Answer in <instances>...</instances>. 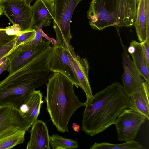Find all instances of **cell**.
Instances as JSON below:
<instances>
[{"label": "cell", "mask_w": 149, "mask_h": 149, "mask_svg": "<svg viewBox=\"0 0 149 149\" xmlns=\"http://www.w3.org/2000/svg\"><path fill=\"white\" fill-rule=\"evenodd\" d=\"M49 79L39 63L32 60L0 81V107L9 105L19 109L26 95Z\"/></svg>", "instance_id": "obj_3"}, {"label": "cell", "mask_w": 149, "mask_h": 149, "mask_svg": "<svg viewBox=\"0 0 149 149\" xmlns=\"http://www.w3.org/2000/svg\"><path fill=\"white\" fill-rule=\"evenodd\" d=\"M9 60L6 58V59L0 64V74L5 70H7L9 65Z\"/></svg>", "instance_id": "obj_29"}, {"label": "cell", "mask_w": 149, "mask_h": 149, "mask_svg": "<svg viewBox=\"0 0 149 149\" xmlns=\"http://www.w3.org/2000/svg\"><path fill=\"white\" fill-rule=\"evenodd\" d=\"M149 83L144 81L142 88L129 97V108L149 119Z\"/></svg>", "instance_id": "obj_15"}, {"label": "cell", "mask_w": 149, "mask_h": 149, "mask_svg": "<svg viewBox=\"0 0 149 149\" xmlns=\"http://www.w3.org/2000/svg\"><path fill=\"white\" fill-rule=\"evenodd\" d=\"M81 0H54L55 15L53 27L57 45L68 51L72 57L77 54L71 44L72 36L70 24L74 11Z\"/></svg>", "instance_id": "obj_5"}, {"label": "cell", "mask_w": 149, "mask_h": 149, "mask_svg": "<svg viewBox=\"0 0 149 149\" xmlns=\"http://www.w3.org/2000/svg\"><path fill=\"white\" fill-rule=\"evenodd\" d=\"M27 149H50V139L46 123L37 120L31 126Z\"/></svg>", "instance_id": "obj_12"}, {"label": "cell", "mask_w": 149, "mask_h": 149, "mask_svg": "<svg viewBox=\"0 0 149 149\" xmlns=\"http://www.w3.org/2000/svg\"><path fill=\"white\" fill-rule=\"evenodd\" d=\"M35 29L36 30V33L34 38L31 42L28 43L29 44H37L42 42L43 40V37L42 36L41 32L42 29L36 28Z\"/></svg>", "instance_id": "obj_28"}, {"label": "cell", "mask_w": 149, "mask_h": 149, "mask_svg": "<svg viewBox=\"0 0 149 149\" xmlns=\"http://www.w3.org/2000/svg\"><path fill=\"white\" fill-rule=\"evenodd\" d=\"M3 10L2 7L0 5V16L3 14Z\"/></svg>", "instance_id": "obj_33"}, {"label": "cell", "mask_w": 149, "mask_h": 149, "mask_svg": "<svg viewBox=\"0 0 149 149\" xmlns=\"http://www.w3.org/2000/svg\"><path fill=\"white\" fill-rule=\"evenodd\" d=\"M72 128L73 130L75 131L78 132L80 130L79 126L76 123H73Z\"/></svg>", "instance_id": "obj_30"}, {"label": "cell", "mask_w": 149, "mask_h": 149, "mask_svg": "<svg viewBox=\"0 0 149 149\" xmlns=\"http://www.w3.org/2000/svg\"><path fill=\"white\" fill-rule=\"evenodd\" d=\"M143 52L146 62L149 65V38H147L141 42Z\"/></svg>", "instance_id": "obj_27"}, {"label": "cell", "mask_w": 149, "mask_h": 149, "mask_svg": "<svg viewBox=\"0 0 149 149\" xmlns=\"http://www.w3.org/2000/svg\"><path fill=\"white\" fill-rule=\"evenodd\" d=\"M27 0H1L3 13L22 32L32 29V8Z\"/></svg>", "instance_id": "obj_6"}, {"label": "cell", "mask_w": 149, "mask_h": 149, "mask_svg": "<svg viewBox=\"0 0 149 149\" xmlns=\"http://www.w3.org/2000/svg\"><path fill=\"white\" fill-rule=\"evenodd\" d=\"M123 89L126 94L129 97L133 93L140 89L142 87L143 79L135 77L124 70L122 76Z\"/></svg>", "instance_id": "obj_19"}, {"label": "cell", "mask_w": 149, "mask_h": 149, "mask_svg": "<svg viewBox=\"0 0 149 149\" xmlns=\"http://www.w3.org/2000/svg\"><path fill=\"white\" fill-rule=\"evenodd\" d=\"M52 47L50 70L53 72H57L63 74L78 88L79 82L72 56L68 51L56 44Z\"/></svg>", "instance_id": "obj_9"}, {"label": "cell", "mask_w": 149, "mask_h": 149, "mask_svg": "<svg viewBox=\"0 0 149 149\" xmlns=\"http://www.w3.org/2000/svg\"><path fill=\"white\" fill-rule=\"evenodd\" d=\"M19 128L28 130L18 109L9 105L0 107V133L8 128Z\"/></svg>", "instance_id": "obj_13"}, {"label": "cell", "mask_w": 149, "mask_h": 149, "mask_svg": "<svg viewBox=\"0 0 149 149\" xmlns=\"http://www.w3.org/2000/svg\"><path fill=\"white\" fill-rule=\"evenodd\" d=\"M32 29H42L49 26L50 20L55 15L54 1L52 0H36L31 6Z\"/></svg>", "instance_id": "obj_11"}, {"label": "cell", "mask_w": 149, "mask_h": 149, "mask_svg": "<svg viewBox=\"0 0 149 149\" xmlns=\"http://www.w3.org/2000/svg\"><path fill=\"white\" fill-rule=\"evenodd\" d=\"M46 40L36 44L21 45L12 50L6 56L9 61L7 70L9 74L23 67L46 49L51 43L50 40Z\"/></svg>", "instance_id": "obj_7"}, {"label": "cell", "mask_w": 149, "mask_h": 149, "mask_svg": "<svg viewBox=\"0 0 149 149\" xmlns=\"http://www.w3.org/2000/svg\"><path fill=\"white\" fill-rule=\"evenodd\" d=\"M135 50V48L134 46L132 45H130L127 49V52L130 54L134 52Z\"/></svg>", "instance_id": "obj_31"}, {"label": "cell", "mask_w": 149, "mask_h": 149, "mask_svg": "<svg viewBox=\"0 0 149 149\" xmlns=\"http://www.w3.org/2000/svg\"><path fill=\"white\" fill-rule=\"evenodd\" d=\"M42 97L40 90H34L26 95L19 107L20 114L28 130L37 120L43 102Z\"/></svg>", "instance_id": "obj_10"}, {"label": "cell", "mask_w": 149, "mask_h": 149, "mask_svg": "<svg viewBox=\"0 0 149 149\" xmlns=\"http://www.w3.org/2000/svg\"><path fill=\"white\" fill-rule=\"evenodd\" d=\"M122 47L123 50L122 54V64L124 70H126L130 74L135 77L142 78L133 61L130 57L126 47L123 45Z\"/></svg>", "instance_id": "obj_22"}, {"label": "cell", "mask_w": 149, "mask_h": 149, "mask_svg": "<svg viewBox=\"0 0 149 149\" xmlns=\"http://www.w3.org/2000/svg\"><path fill=\"white\" fill-rule=\"evenodd\" d=\"M49 40L51 41V43L54 44H57V42L56 40H55L54 38H49Z\"/></svg>", "instance_id": "obj_32"}, {"label": "cell", "mask_w": 149, "mask_h": 149, "mask_svg": "<svg viewBox=\"0 0 149 149\" xmlns=\"http://www.w3.org/2000/svg\"><path fill=\"white\" fill-rule=\"evenodd\" d=\"M130 45L134 46L135 48L134 52L131 54L132 61L141 76L149 83V65L143 54L141 42L133 40Z\"/></svg>", "instance_id": "obj_18"}, {"label": "cell", "mask_w": 149, "mask_h": 149, "mask_svg": "<svg viewBox=\"0 0 149 149\" xmlns=\"http://www.w3.org/2000/svg\"><path fill=\"white\" fill-rule=\"evenodd\" d=\"M36 33L35 29H31L22 32L15 38L14 48L19 45L28 44L34 38Z\"/></svg>", "instance_id": "obj_23"}, {"label": "cell", "mask_w": 149, "mask_h": 149, "mask_svg": "<svg viewBox=\"0 0 149 149\" xmlns=\"http://www.w3.org/2000/svg\"><path fill=\"white\" fill-rule=\"evenodd\" d=\"M72 59L78 79L79 87L86 93V101H87L93 96L89 79V63L86 58H81L78 54H77L74 58L72 57Z\"/></svg>", "instance_id": "obj_16"}, {"label": "cell", "mask_w": 149, "mask_h": 149, "mask_svg": "<svg viewBox=\"0 0 149 149\" xmlns=\"http://www.w3.org/2000/svg\"><path fill=\"white\" fill-rule=\"evenodd\" d=\"M50 145L53 149H72L78 146L77 141L63 137L57 134L49 136Z\"/></svg>", "instance_id": "obj_21"}, {"label": "cell", "mask_w": 149, "mask_h": 149, "mask_svg": "<svg viewBox=\"0 0 149 149\" xmlns=\"http://www.w3.org/2000/svg\"><path fill=\"white\" fill-rule=\"evenodd\" d=\"M25 130L19 128H11L0 133V149H10L22 144L25 140Z\"/></svg>", "instance_id": "obj_17"}, {"label": "cell", "mask_w": 149, "mask_h": 149, "mask_svg": "<svg viewBox=\"0 0 149 149\" xmlns=\"http://www.w3.org/2000/svg\"><path fill=\"white\" fill-rule=\"evenodd\" d=\"M90 149H144L139 142L133 140L126 141L119 144H113L107 142L100 143L95 142Z\"/></svg>", "instance_id": "obj_20"}, {"label": "cell", "mask_w": 149, "mask_h": 149, "mask_svg": "<svg viewBox=\"0 0 149 149\" xmlns=\"http://www.w3.org/2000/svg\"><path fill=\"white\" fill-rule=\"evenodd\" d=\"M1 1V0H0V3Z\"/></svg>", "instance_id": "obj_34"}, {"label": "cell", "mask_w": 149, "mask_h": 149, "mask_svg": "<svg viewBox=\"0 0 149 149\" xmlns=\"http://www.w3.org/2000/svg\"><path fill=\"white\" fill-rule=\"evenodd\" d=\"M6 32L8 35H16L19 36L22 32L19 26L17 24H13L10 26L6 28Z\"/></svg>", "instance_id": "obj_26"}, {"label": "cell", "mask_w": 149, "mask_h": 149, "mask_svg": "<svg viewBox=\"0 0 149 149\" xmlns=\"http://www.w3.org/2000/svg\"><path fill=\"white\" fill-rule=\"evenodd\" d=\"M134 25L140 42L149 38V0H138Z\"/></svg>", "instance_id": "obj_14"}, {"label": "cell", "mask_w": 149, "mask_h": 149, "mask_svg": "<svg viewBox=\"0 0 149 149\" xmlns=\"http://www.w3.org/2000/svg\"><path fill=\"white\" fill-rule=\"evenodd\" d=\"M141 114L131 109H127L117 117L114 124L120 141L134 140L140 127L147 120Z\"/></svg>", "instance_id": "obj_8"}, {"label": "cell", "mask_w": 149, "mask_h": 149, "mask_svg": "<svg viewBox=\"0 0 149 149\" xmlns=\"http://www.w3.org/2000/svg\"><path fill=\"white\" fill-rule=\"evenodd\" d=\"M6 30V28H0V48L14 40L17 36L7 35Z\"/></svg>", "instance_id": "obj_24"}, {"label": "cell", "mask_w": 149, "mask_h": 149, "mask_svg": "<svg viewBox=\"0 0 149 149\" xmlns=\"http://www.w3.org/2000/svg\"><path fill=\"white\" fill-rule=\"evenodd\" d=\"M74 85L61 74L53 72L46 84L47 109L53 124L62 133L69 132V120L76 110L84 106L79 101Z\"/></svg>", "instance_id": "obj_2"}, {"label": "cell", "mask_w": 149, "mask_h": 149, "mask_svg": "<svg viewBox=\"0 0 149 149\" xmlns=\"http://www.w3.org/2000/svg\"><path fill=\"white\" fill-rule=\"evenodd\" d=\"M15 38L0 48V60L7 56L14 48Z\"/></svg>", "instance_id": "obj_25"}, {"label": "cell", "mask_w": 149, "mask_h": 149, "mask_svg": "<svg viewBox=\"0 0 149 149\" xmlns=\"http://www.w3.org/2000/svg\"><path fill=\"white\" fill-rule=\"evenodd\" d=\"M138 0H91L87 12L91 27H131L135 20Z\"/></svg>", "instance_id": "obj_4"}, {"label": "cell", "mask_w": 149, "mask_h": 149, "mask_svg": "<svg viewBox=\"0 0 149 149\" xmlns=\"http://www.w3.org/2000/svg\"><path fill=\"white\" fill-rule=\"evenodd\" d=\"M129 97L118 82H113L84 103L82 130L93 136L114 124L118 116L129 108Z\"/></svg>", "instance_id": "obj_1"}, {"label": "cell", "mask_w": 149, "mask_h": 149, "mask_svg": "<svg viewBox=\"0 0 149 149\" xmlns=\"http://www.w3.org/2000/svg\"><path fill=\"white\" fill-rule=\"evenodd\" d=\"M53 0V1H54V0Z\"/></svg>", "instance_id": "obj_35"}]
</instances>
